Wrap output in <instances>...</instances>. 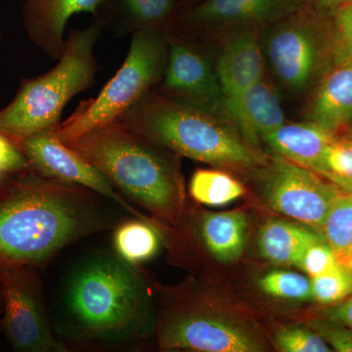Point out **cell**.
Segmentation results:
<instances>
[{"label": "cell", "mask_w": 352, "mask_h": 352, "mask_svg": "<svg viewBox=\"0 0 352 352\" xmlns=\"http://www.w3.org/2000/svg\"><path fill=\"white\" fill-rule=\"evenodd\" d=\"M7 180H8V179H7ZM6 183H4V184L0 185V194H1L2 191H3L4 186H6Z\"/></svg>", "instance_id": "37"}, {"label": "cell", "mask_w": 352, "mask_h": 352, "mask_svg": "<svg viewBox=\"0 0 352 352\" xmlns=\"http://www.w3.org/2000/svg\"><path fill=\"white\" fill-rule=\"evenodd\" d=\"M338 264L339 261L336 252L323 239L305 250L298 266L307 273L308 277L314 278L332 270Z\"/></svg>", "instance_id": "30"}, {"label": "cell", "mask_w": 352, "mask_h": 352, "mask_svg": "<svg viewBox=\"0 0 352 352\" xmlns=\"http://www.w3.org/2000/svg\"><path fill=\"white\" fill-rule=\"evenodd\" d=\"M278 349L284 352H330L322 337L314 330L303 327L281 329L276 335Z\"/></svg>", "instance_id": "29"}, {"label": "cell", "mask_w": 352, "mask_h": 352, "mask_svg": "<svg viewBox=\"0 0 352 352\" xmlns=\"http://www.w3.org/2000/svg\"><path fill=\"white\" fill-rule=\"evenodd\" d=\"M312 300L323 305H332L352 296V273L338 264L332 270L310 278Z\"/></svg>", "instance_id": "27"}, {"label": "cell", "mask_w": 352, "mask_h": 352, "mask_svg": "<svg viewBox=\"0 0 352 352\" xmlns=\"http://www.w3.org/2000/svg\"><path fill=\"white\" fill-rule=\"evenodd\" d=\"M29 168L27 159L17 143L0 131V185L9 177Z\"/></svg>", "instance_id": "31"}, {"label": "cell", "mask_w": 352, "mask_h": 352, "mask_svg": "<svg viewBox=\"0 0 352 352\" xmlns=\"http://www.w3.org/2000/svg\"><path fill=\"white\" fill-rule=\"evenodd\" d=\"M321 234L336 254L352 245V194L342 191L329 208Z\"/></svg>", "instance_id": "24"}, {"label": "cell", "mask_w": 352, "mask_h": 352, "mask_svg": "<svg viewBox=\"0 0 352 352\" xmlns=\"http://www.w3.org/2000/svg\"><path fill=\"white\" fill-rule=\"evenodd\" d=\"M168 31L144 30L132 34L124 64L94 98L82 101L75 112L54 131L69 142L92 129L118 120L154 89L163 78L168 63Z\"/></svg>", "instance_id": "6"}, {"label": "cell", "mask_w": 352, "mask_h": 352, "mask_svg": "<svg viewBox=\"0 0 352 352\" xmlns=\"http://www.w3.org/2000/svg\"><path fill=\"white\" fill-rule=\"evenodd\" d=\"M102 25L71 32L58 64L38 78L23 80L12 101L0 110V131L16 143L41 132L55 131L65 107L95 83L98 64L94 47Z\"/></svg>", "instance_id": "5"}, {"label": "cell", "mask_w": 352, "mask_h": 352, "mask_svg": "<svg viewBox=\"0 0 352 352\" xmlns=\"http://www.w3.org/2000/svg\"><path fill=\"white\" fill-rule=\"evenodd\" d=\"M3 314V293H2L1 283H0V321Z\"/></svg>", "instance_id": "36"}, {"label": "cell", "mask_w": 352, "mask_h": 352, "mask_svg": "<svg viewBox=\"0 0 352 352\" xmlns=\"http://www.w3.org/2000/svg\"><path fill=\"white\" fill-rule=\"evenodd\" d=\"M261 176V196L271 210L321 233L329 208L342 192L339 187L275 155Z\"/></svg>", "instance_id": "10"}, {"label": "cell", "mask_w": 352, "mask_h": 352, "mask_svg": "<svg viewBox=\"0 0 352 352\" xmlns=\"http://www.w3.org/2000/svg\"><path fill=\"white\" fill-rule=\"evenodd\" d=\"M325 316L328 320L342 324L352 331V296L342 302L328 305Z\"/></svg>", "instance_id": "33"}, {"label": "cell", "mask_w": 352, "mask_h": 352, "mask_svg": "<svg viewBox=\"0 0 352 352\" xmlns=\"http://www.w3.org/2000/svg\"><path fill=\"white\" fill-rule=\"evenodd\" d=\"M163 236L156 224L138 217L120 222L113 228V250L120 258L140 265L154 258L161 248Z\"/></svg>", "instance_id": "22"}, {"label": "cell", "mask_w": 352, "mask_h": 352, "mask_svg": "<svg viewBox=\"0 0 352 352\" xmlns=\"http://www.w3.org/2000/svg\"><path fill=\"white\" fill-rule=\"evenodd\" d=\"M258 29L228 32L215 63L224 99L236 96L263 80L265 73Z\"/></svg>", "instance_id": "15"}, {"label": "cell", "mask_w": 352, "mask_h": 352, "mask_svg": "<svg viewBox=\"0 0 352 352\" xmlns=\"http://www.w3.org/2000/svg\"><path fill=\"white\" fill-rule=\"evenodd\" d=\"M104 11L97 21L117 36L144 30L170 29L175 21L176 0H103Z\"/></svg>", "instance_id": "20"}, {"label": "cell", "mask_w": 352, "mask_h": 352, "mask_svg": "<svg viewBox=\"0 0 352 352\" xmlns=\"http://www.w3.org/2000/svg\"><path fill=\"white\" fill-rule=\"evenodd\" d=\"M3 314L0 332L13 351L65 352L68 346L58 340L48 316L38 267L8 265L0 267Z\"/></svg>", "instance_id": "8"}, {"label": "cell", "mask_w": 352, "mask_h": 352, "mask_svg": "<svg viewBox=\"0 0 352 352\" xmlns=\"http://www.w3.org/2000/svg\"><path fill=\"white\" fill-rule=\"evenodd\" d=\"M333 63L352 60V0L330 17Z\"/></svg>", "instance_id": "28"}, {"label": "cell", "mask_w": 352, "mask_h": 352, "mask_svg": "<svg viewBox=\"0 0 352 352\" xmlns=\"http://www.w3.org/2000/svg\"><path fill=\"white\" fill-rule=\"evenodd\" d=\"M258 288L265 295L287 300H312L311 280L300 273L273 270L258 280Z\"/></svg>", "instance_id": "26"}, {"label": "cell", "mask_w": 352, "mask_h": 352, "mask_svg": "<svg viewBox=\"0 0 352 352\" xmlns=\"http://www.w3.org/2000/svg\"><path fill=\"white\" fill-rule=\"evenodd\" d=\"M18 146L27 159L29 168L45 177L80 185L115 201L132 217L150 223L147 219L126 201L100 170L73 149L62 142L54 131L41 132L18 141Z\"/></svg>", "instance_id": "12"}, {"label": "cell", "mask_w": 352, "mask_h": 352, "mask_svg": "<svg viewBox=\"0 0 352 352\" xmlns=\"http://www.w3.org/2000/svg\"><path fill=\"white\" fill-rule=\"evenodd\" d=\"M192 222L201 245L215 261L231 263L241 258L248 234V217L244 212H208Z\"/></svg>", "instance_id": "19"}, {"label": "cell", "mask_w": 352, "mask_h": 352, "mask_svg": "<svg viewBox=\"0 0 352 352\" xmlns=\"http://www.w3.org/2000/svg\"><path fill=\"white\" fill-rule=\"evenodd\" d=\"M159 292L162 302L156 330L162 351L256 352L263 349L251 329L210 309L187 285Z\"/></svg>", "instance_id": "7"}, {"label": "cell", "mask_w": 352, "mask_h": 352, "mask_svg": "<svg viewBox=\"0 0 352 352\" xmlns=\"http://www.w3.org/2000/svg\"><path fill=\"white\" fill-rule=\"evenodd\" d=\"M323 19L302 6L296 13L259 32L265 66L292 94L307 90L320 67L319 32Z\"/></svg>", "instance_id": "9"}, {"label": "cell", "mask_w": 352, "mask_h": 352, "mask_svg": "<svg viewBox=\"0 0 352 352\" xmlns=\"http://www.w3.org/2000/svg\"><path fill=\"white\" fill-rule=\"evenodd\" d=\"M222 113L252 147L286 122L279 94L264 78L240 94L224 99Z\"/></svg>", "instance_id": "14"}, {"label": "cell", "mask_w": 352, "mask_h": 352, "mask_svg": "<svg viewBox=\"0 0 352 352\" xmlns=\"http://www.w3.org/2000/svg\"><path fill=\"white\" fill-rule=\"evenodd\" d=\"M103 0H27L25 25L30 38L51 58L63 54L65 28L76 13L96 14Z\"/></svg>", "instance_id": "16"}, {"label": "cell", "mask_w": 352, "mask_h": 352, "mask_svg": "<svg viewBox=\"0 0 352 352\" xmlns=\"http://www.w3.org/2000/svg\"><path fill=\"white\" fill-rule=\"evenodd\" d=\"M315 173L352 194V138H336L326 147Z\"/></svg>", "instance_id": "25"}, {"label": "cell", "mask_w": 352, "mask_h": 352, "mask_svg": "<svg viewBox=\"0 0 352 352\" xmlns=\"http://www.w3.org/2000/svg\"><path fill=\"white\" fill-rule=\"evenodd\" d=\"M185 1L194 2L197 1V0H185Z\"/></svg>", "instance_id": "38"}, {"label": "cell", "mask_w": 352, "mask_h": 352, "mask_svg": "<svg viewBox=\"0 0 352 352\" xmlns=\"http://www.w3.org/2000/svg\"><path fill=\"white\" fill-rule=\"evenodd\" d=\"M168 63L159 89H154L170 100L217 115L224 95L215 64L187 34L168 29Z\"/></svg>", "instance_id": "11"}, {"label": "cell", "mask_w": 352, "mask_h": 352, "mask_svg": "<svg viewBox=\"0 0 352 352\" xmlns=\"http://www.w3.org/2000/svg\"><path fill=\"white\" fill-rule=\"evenodd\" d=\"M109 201L30 168L11 176L0 194V267H41L76 241L115 228L122 220Z\"/></svg>", "instance_id": "1"}, {"label": "cell", "mask_w": 352, "mask_h": 352, "mask_svg": "<svg viewBox=\"0 0 352 352\" xmlns=\"http://www.w3.org/2000/svg\"><path fill=\"white\" fill-rule=\"evenodd\" d=\"M336 256H337L338 261H339L340 265L344 266L352 273V245L347 251L340 254H336Z\"/></svg>", "instance_id": "35"}, {"label": "cell", "mask_w": 352, "mask_h": 352, "mask_svg": "<svg viewBox=\"0 0 352 352\" xmlns=\"http://www.w3.org/2000/svg\"><path fill=\"white\" fill-rule=\"evenodd\" d=\"M65 144L100 170L129 203L161 221L179 222L183 190L175 153L118 120Z\"/></svg>", "instance_id": "3"}, {"label": "cell", "mask_w": 352, "mask_h": 352, "mask_svg": "<svg viewBox=\"0 0 352 352\" xmlns=\"http://www.w3.org/2000/svg\"><path fill=\"white\" fill-rule=\"evenodd\" d=\"M118 122L178 156L223 168L250 170L263 164L254 147L219 116L150 90Z\"/></svg>", "instance_id": "4"}, {"label": "cell", "mask_w": 352, "mask_h": 352, "mask_svg": "<svg viewBox=\"0 0 352 352\" xmlns=\"http://www.w3.org/2000/svg\"><path fill=\"white\" fill-rule=\"evenodd\" d=\"M323 239L321 233L311 227L273 219L267 220L259 230L258 249L270 263L298 266L305 250Z\"/></svg>", "instance_id": "21"}, {"label": "cell", "mask_w": 352, "mask_h": 352, "mask_svg": "<svg viewBox=\"0 0 352 352\" xmlns=\"http://www.w3.org/2000/svg\"><path fill=\"white\" fill-rule=\"evenodd\" d=\"M242 183L223 171L198 170L190 180V195L201 205L222 207L245 194Z\"/></svg>", "instance_id": "23"}, {"label": "cell", "mask_w": 352, "mask_h": 352, "mask_svg": "<svg viewBox=\"0 0 352 352\" xmlns=\"http://www.w3.org/2000/svg\"><path fill=\"white\" fill-rule=\"evenodd\" d=\"M337 134L323 129L311 120L282 124L263 139L264 144L292 163L316 170L326 147Z\"/></svg>", "instance_id": "18"}, {"label": "cell", "mask_w": 352, "mask_h": 352, "mask_svg": "<svg viewBox=\"0 0 352 352\" xmlns=\"http://www.w3.org/2000/svg\"><path fill=\"white\" fill-rule=\"evenodd\" d=\"M312 330L325 340L331 349L339 352H352L351 329L331 320L312 322Z\"/></svg>", "instance_id": "32"}, {"label": "cell", "mask_w": 352, "mask_h": 352, "mask_svg": "<svg viewBox=\"0 0 352 352\" xmlns=\"http://www.w3.org/2000/svg\"><path fill=\"white\" fill-rule=\"evenodd\" d=\"M53 330L82 346H131L156 327L149 279L116 252L88 254L69 271Z\"/></svg>", "instance_id": "2"}, {"label": "cell", "mask_w": 352, "mask_h": 352, "mask_svg": "<svg viewBox=\"0 0 352 352\" xmlns=\"http://www.w3.org/2000/svg\"><path fill=\"white\" fill-rule=\"evenodd\" d=\"M305 0H204L175 18L173 30L188 34L261 30L289 17ZM171 29V28H170Z\"/></svg>", "instance_id": "13"}, {"label": "cell", "mask_w": 352, "mask_h": 352, "mask_svg": "<svg viewBox=\"0 0 352 352\" xmlns=\"http://www.w3.org/2000/svg\"><path fill=\"white\" fill-rule=\"evenodd\" d=\"M351 0H305L303 6L323 18H330L338 9Z\"/></svg>", "instance_id": "34"}, {"label": "cell", "mask_w": 352, "mask_h": 352, "mask_svg": "<svg viewBox=\"0 0 352 352\" xmlns=\"http://www.w3.org/2000/svg\"><path fill=\"white\" fill-rule=\"evenodd\" d=\"M308 119L335 134L352 124V60L336 64L322 78Z\"/></svg>", "instance_id": "17"}]
</instances>
